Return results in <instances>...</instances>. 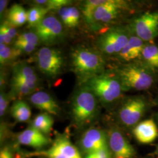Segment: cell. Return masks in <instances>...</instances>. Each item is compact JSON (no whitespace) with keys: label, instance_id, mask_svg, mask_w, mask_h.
<instances>
[{"label":"cell","instance_id":"6da1fadb","mask_svg":"<svg viewBox=\"0 0 158 158\" xmlns=\"http://www.w3.org/2000/svg\"><path fill=\"white\" fill-rule=\"evenodd\" d=\"M71 63L74 73L84 83L91 77L104 73L105 60L97 51L79 46L71 53Z\"/></svg>","mask_w":158,"mask_h":158},{"label":"cell","instance_id":"7a4b0ae2","mask_svg":"<svg viewBox=\"0 0 158 158\" xmlns=\"http://www.w3.org/2000/svg\"><path fill=\"white\" fill-rule=\"evenodd\" d=\"M98 99L85 85L76 91L72 98L70 112L74 123L79 128L91 124L98 113Z\"/></svg>","mask_w":158,"mask_h":158},{"label":"cell","instance_id":"3957f363","mask_svg":"<svg viewBox=\"0 0 158 158\" xmlns=\"http://www.w3.org/2000/svg\"><path fill=\"white\" fill-rule=\"evenodd\" d=\"M84 83L99 101L106 104H111L118 100L123 91L117 75L104 73L91 77Z\"/></svg>","mask_w":158,"mask_h":158},{"label":"cell","instance_id":"277c9868","mask_svg":"<svg viewBox=\"0 0 158 158\" xmlns=\"http://www.w3.org/2000/svg\"><path fill=\"white\" fill-rule=\"evenodd\" d=\"M116 75L123 91L145 90L149 89L154 82V77L150 70L137 64H128L119 68Z\"/></svg>","mask_w":158,"mask_h":158},{"label":"cell","instance_id":"5b68a950","mask_svg":"<svg viewBox=\"0 0 158 158\" xmlns=\"http://www.w3.org/2000/svg\"><path fill=\"white\" fill-rule=\"evenodd\" d=\"M130 31L124 27H113L102 34L97 41V45L104 55H118L130 40Z\"/></svg>","mask_w":158,"mask_h":158},{"label":"cell","instance_id":"8992f818","mask_svg":"<svg viewBox=\"0 0 158 158\" xmlns=\"http://www.w3.org/2000/svg\"><path fill=\"white\" fill-rule=\"evenodd\" d=\"M46 157L47 158H81L78 149L68 136L63 134L57 136L51 147L45 150L26 153L23 158Z\"/></svg>","mask_w":158,"mask_h":158},{"label":"cell","instance_id":"52a82bcc","mask_svg":"<svg viewBox=\"0 0 158 158\" xmlns=\"http://www.w3.org/2000/svg\"><path fill=\"white\" fill-rule=\"evenodd\" d=\"M37 64L40 72L46 76L55 78L62 71L64 57L59 49L45 46L37 53Z\"/></svg>","mask_w":158,"mask_h":158},{"label":"cell","instance_id":"ba28073f","mask_svg":"<svg viewBox=\"0 0 158 158\" xmlns=\"http://www.w3.org/2000/svg\"><path fill=\"white\" fill-rule=\"evenodd\" d=\"M127 7V2L119 0H104L102 5L92 12L89 25L92 28H99L115 19L121 11Z\"/></svg>","mask_w":158,"mask_h":158},{"label":"cell","instance_id":"9c48e42d","mask_svg":"<svg viewBox=\"0 0 158 158\" xmlns=\"http://www.w3.org/2000/svg\"><path fill=\"white\" fill-rule=\"evenodd\" d=\"M34 32L39 38L40 42L46 46L58 44L64 37L62 23L55 17L46 16L40 23L34 27Z\"/></svg>","mask_w":158,"mask_h":158},{"label":"cell","instance_id":"30bf717a","mask_svg":"<svg viewBox=\"0 0 158 158\" xmlns=\"http://www.w3.org/2000/svg\"><path fill=\"white\" fill-rule=\"evenodd\" d=\"M131 28L143 41H151L158 35V12H147L135 18Z\"/></svg>","mask_w":158,"mask_h":158},{"label":"cell","instance_id":"8fae6325","mask_svg":"<svg viewBox=\"0 0 158 158\" xmlns=\"http://www.w3.org/2000/svg\"><path fill=\"white\" fill-rule=\"evenodd\" d=\"M146 108V102L143 98L140 97L130 98L123 103L119 110V119L125 126H134L141 119Z\"/></svg>","mask_w":158,"mask_h":158},{"label":"cell","instance_id":"7c38bea8","mask_svg":"<svg viewBox=\"0 0 158 158\" xmlns=\"http://www.w3.org/2000/svg\"><path fill=\"white\" fill-rule=\"evenodd\" d=\"M80 146L82 151L87 155L108 149V136L101 129L90 127L85 131L80 138Z\"/></svg>","mask_w":158,"mask_h":158},{"label":"cell","instance_id":"4fadbf2b","mask_svg":"<svg viewBox=\"0 0 158 158\" xmlns=\"http://www.w3.org/2000/svg\"><path fill=\"white\" fill-rule=\"evenodd\" d=\"M108 146L113 158H133L135 151L123 133L117 129L110 131Z\"/></svg>","mask_w":158,"mask_h":158},{"label":"cell","instance_id":"5bb4252c","mask_svg":"<svg viewBox=\"0 0 158 158\" xmlns=\"http://www.w3.org/2000/svg\"><path fill=\"white\" fill-rule=\"evenodd\" d=\"M17 141L19 145L31 147L37 151L42 150L52 143L50 138L31 126L17 135Z\"/></svg>","mask_w":158,"mask_h":158},{"label":"cell","instance_id":"9a60e30c","mask_svg":"<svg viewBox=\"0 0 158 158\" xmlns=\"http://www.w3.org/2000/svg\"><path fill=\"white\" fill-rule=\"evenodd\" d=\"M29 100L34 107L50 115H58L60 113V107L48 93L44 91H37L29 96Z\"/></svg>","mask_w":158,"mask_h":158},{"label":"cell","instance_id":"2e32d148","mask_svg":"<svg viewBox=\"0 0 158 158\" xmlns=\"http://www.w3.org/2000/svg\"><path fill=\"white\" fill-rule=\"evenodd\" d=\"M136 139L143 144H149L158 136V128L152 119L143 121L136 125L133 130Z\"/></svg>","mask_w":158,"mask_h":158},{"label":"cell","instance_id":"e0dca14e","mask_svg":"<svg viewBox=\"0 0 158 158\" xmlns=\"http://www.w3.org/2000/svg\"><path fill=\"white\" fill-rule=\"evenodd\" d=\"M143 42L135 35H131L127 45L117 55L119 58L123 60L130 62L141 56L145 46Z\"/></svg>","mask_w":158,"mask_h":158},{"label":"cell","instance_id":"ac0fdd59","mask_svg":"<svg viewBox=\"0 0 158 158\" xmlns=\"http://www.w3.org/2000/svg\"><path fill=\"white\" fill-rule=\"evenodd\" d=\"M12 77L39 83V79L34 69L26 63H17L12 68Z\"/></svg>","mask_w":158,"mask_h":158},{"label":"cell","instance_id":"d6986e66","mask_svg":"<svg viewBox=\"0 0 158 158\" xmlns=\"http://www.w3.org/2000/svg\"><path fill=\"white\" fill-rule=\"evenodd\" d=\"M11 116L19 123H25L31 116V110L28 104L23 100H17L13 103L10 109Z\"/></svg>","mask_w":158,"mask_h":158},{"label":"cell","instance_id":"ffe728a7","mask_svg":"<svg viewBox=\"0 0 158 158\" xmlns=\"http://www.w3.org/2000/svg\"><path fill=\"white\" fill-rule=\"evenodd\" d=\"M53 123V118L49 114L42 113L34 118L31 123V127L47 135L52 130Z\"/></svg>","mask_w":158,"mask_h":158},{"label":"cell","instance_id":"44dd1931","mask_svg":"<svg viewBox=\"0 0 158 158\" xmlns=\"http://www.w3.org/2000/svg\"><path fill=\"white\" fill-rule=\"evenodd\" d=\"M27 19L28 12L19 4L13 5L8 13V21L15 27L23 26L27 22Z\"/></svg>","mask_w":158,"mask_h":158},{"label":"cell","instance_id":"7402d4cb","mask_svg":"<svg viewBox=\"0 0 158 158\" xmlns=\"http://www.w3.org/2000/svg\"><path fill=\"white\" fill-rule=\"evenodd\" d=\"M49 10L43 6H34L28 11L27 23L29 26L35 27L46 17Z\"/></svg>","mask_w":158,"mask_h":158},{"label":"cell","instance_id":"603a6c76","mask_svg":"<svg viewBox=\"0 0 158 158\" xmlns=\"http://www.w3.org/2000/svg\"><path fill=\"white\" fill-rule=\"evenodd\" d=\"M22 53L15 48L5 44H0V63L1 65L8 64L14 61Z\"/></svg>","mask_w":158,"mask_h":158},{"label":"cell","instance_id":"cb8c5ba5","mask_svg":"<svg viewBox=\"0 0 158 158\" xmlns=\"http://www.w3.org/2000/svg\"><path fill=\"white\" fill-rule=\"evenodd\" d=\"M141 56L149 66L158 68V47L155 45H145Z\"/></svg>","mask_w":158,"mask_h":158},{"label":"cell","instance_id":"d4e9b609","mask_svg":"<svg viewBox=\"0 0 158 158\" xmlns=\"http://www.w3.org/2000/svg\"><path fill=\"white\" fill-rule=\"evenodd\" d=\"M11 93L10 94L11 95L12 97H15V96H19V97L30 96L32 94H34V93L37 91L30 89L28 86L23 85L22 83H20L13 79L11 80Z\"/></svg>","mask_w":158,"mask_h":158},{"label":"cell","instance_id":"484cf974","mask_svg":"<svg viewBox=\"0 0 158 158\" xmlns=\"http://www.w3.org/2000/svg\"><path fill=\"white\" fill-rule=\"evenodd\" d=\"M16 40L28 42L36 46L38 45L40 42L39 38L34 32H23L18 36Z\"/></svg>","mask_w":158,"mask_h":158},{"label":"cell","instance_id":"4316f807","mask_svg":"<svg viewBox=\"0 0 158 158\" xmlns=\"http://www.w3.org/2000/svg\"><path fill=\"white\" fill-rule=\"evenodd\" d=\"M14 47L20 51L22 53L25 54L31 53L36 49V46L29 44L28 42L17 40L14 42Z\"/></svg>","mask_w":158,"mask_h":158},{"label":"cell","instance_id":"83f0119b","mask_svg":"<svg viewBox=\"0 0 158 158\" xmlns=\"http://www.w3.org/2000/svg\"><path fill=\"white\" fill-rule=\"evenodd\" d=\"M72 4V1L69 0H47L45 6L47 9L51 10H59L63 7L69 6Z\"/></svg>","mask_w":158,"mask_h":158},{"label":"cell","instance_id":"f1b7e54d","mask_svg":"<svg viewBox=\"0 0 158 158\" xmlns=\"http://www.w3.org/2000/svg\"><path fill=\"white\" fill-rule=\"evenodd\" d=\"M57 12L64 25L68 27V28H73L70 14V6L63 7L62 8L58 10Z\"/></svg>","mask_w":158,"mask_h":158},{"label":"cell","instance_id":"f546056e","mask_svg":"<svg viewBox=\"0 0 158 158\" xmlns=\"http://www.w3.org/2000/svg\"><path fill=\"white\" fill-rule=\"evenodd\" d=\"M10 93H6L1 91L0 94V116L3 117L6 114V110L9 106L10 102L12 100Z\"/></svg>","mask_w":158,"mask_h":158},{"label":"cell","instance_id":"4dcf8cb0","mask_svg":"<svg viewBox=\"0 0 158 158\" xmlns=\"http://www.w3.org/2000/svg\"><path fill=\"white\" fill-rule=\"evenodd\" d=\"M0 28L3 29L6 33L8 34L9 36L11 37L12 40L16 38L17 36V29H15V27L12 26L8 21L2 23Z\"/></svg>","mask_w":158,"mask_h":158},{"label":"cell","instance_id":"1f68e13d","mask_svg":"<svg viewBox=\"0 0 158 158\" xmlns=\"http://www.w3.org/2000/svg\"><path fill=\"white\" fill-rule=\"evenodd\" d=\"M70 14L72 23V28L77 27L79 23L80 14L79 10L75 6H70Z\"/></svg>","mask_w":158,"mask_h":158},{"label":"cell","instance_id":"d6a6232c","mask_svg":"<svg viewBox=\"0 0 158 158\" xmlns=\"http://www.w3.org/2000/svg\"><path fill=\"white\" fill-rule=\"evenodd\" d=\"M85 158H113V157L109 150L106 149L88 154Z\"/></svg>","mask_w":158,"mask_h":158},{"label":"cell","instance_id":"836d02e7","mask_svg":"<svg viewBox=\"0 0 158 158\" xmlns=\"http://www.w3.org/2000/svg\"><path fill=\"white\" fill-rule=\"evenodd\" d=\"M12 39L6 33L5 31L0 28V44H5L8 46L11 44Z\"/></svg>","mask_w":158,"mask_h":158},{"label":"cell","instance_id":"e575fe53","mask_svg":"<svg viewBox=\"0 0 158 158\" xmlns=\"http://www.w3.org/2000/svg\"><path fill=\"white\" fill-rule=\"evenodd\" d=\"M0 158H15V157L11 149L8 146H5L1 149Z\"/></svg>","mask_w":158,"mask_h":158},{"label":"cell","instance_id":"d590c367","mask_svg":"<svg viewBox=\"0 0 158 158\" xmlns=\"http://www.w3.org/2000/svg\"><path fill=\"white\" fill-rule=\"evenodd\" d=\"M8 1L6 0H1L0 1V14L1 16H2V14L4 11L6 5L8 4Z\"/></svg>","mask_w":158,"mask_h":158},{"label":"cell","instance_id":"8d00e7d4","mask_svg":"<svg viewBox=\"0 0 158 158\" xmlns=\"http://www.w3.org/2000/svg\"><path fill=\"white\" fill-rule=\"evenodd\" d=\"M157 153L158 154V148H157Z\"/></svg>","mask_w":158,"mask_h":158}]
</instances>
